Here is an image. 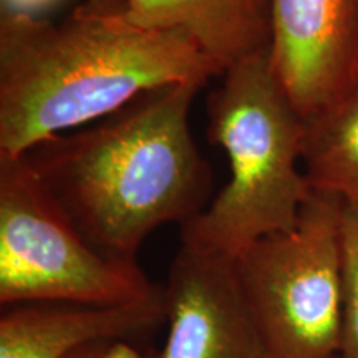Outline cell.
<instances>
[{"mask_svg": "<svg viewBox=\"0 0 358 358\" xmlns=\"http://www.w3.org/2000/svg\"><path fill=\"white\" fill-rule=\"evenodd\" d=\"M138 262L88 243L27 155H0V303L116 307L155 297Z\"/></svg>", "mask_w": 358, "mask_h": 358, "instance_id": "4", "label": "cell"}, {"mask_svg": "<svg viewBox=\"0 0 358 358\" xmlns=\"http://www.w3.org/2000/svg\"><path fill=\"white\" fill-rule=\"evenodd\" d=\"M355 3H357V10H358V0H355Z\"/></svg>", "mask_w": 358, "mask_h": 358, "instance_id": "14", "label": "cell"}, {"mask_svg": "<svg viewBox=\"0 0 358 358\" xmlns=\"http://www.w3.org/2000/svg\"><path fill=\"white\" fill-rule=\"evenodd\" d=\"M66 358H155V355H146L127 338H110L88 343Z\"/></svg>", "mask_w": 358, "mask_h": 358, "instance_id": "12", "label": "cell"}, {"mask_svg": "<svg viewBox=\"0 0 358 358\" xmlns=\"http://www.w3.org/2000/svg\"><path fill=\"white\" fill-rule=\"evenodd\" d=\"M302 168L312 191L358 204V78L329 108L306 120Z\"/></svg>", "mask_w": 358, "mask_h": 358, "instance_id": "10", "label": "cell"}, {"mask_svg": "<svg viewBox=\"0 0 358 358\" xmlns=\"http://www.w3.org/2000/svg\"><path fill=\"white\" fill-rule=\"evenodd\" d=\"M208 96V134L229 159V181L189 222L181 243L236 256L292 229L312 194L302 166L306 120L271 65V53L221 75Z\"/></svg>", "mask_w": 358, "mask_h": 358, "instance_id": "3", "label": "cell"}, {"mask_svg": "<svg viewBox=\"0 0 358 358\" xmlns=\"http://www.w3.org/2000/svg\"><path fill=\"white\" fill-rule=\"evenodd\" d=\"M163 299L168 337L155 358H274L234 256L181 243Z\"/></svg>", "mask_w": 358, "mask_h": 358, "instance_id": "6", "label": "cell"}, {"mask_svg": "<svg viewBox=\"0 0 358 358\" xmlns=\"http://www.w3.org/2000/svg\"><path fill=\"white\" fill-rule=\"evenodd\" d=\"M53 2H57V0H2V7L3 12L30 13V15H34L35 10L50 6Z\"/></svg>", "mask_w": 358, "mask_h": 358, "instance_id": "13", "label": "cell"}, {"mask_svg": "<svg viewBox=\"0 0 358 358\" xmlns=\"http://www.w3.org/2000/svg\"><path fill=\"white\" fill-rule=\"evenodd\" d=\"M343 334L340 358H358V204H342L340 217Z\"/></svg>", "mask_w": 358, "mask_h": 358, "instance_id": "11", "label": "cell"}, {"mask_svg": "<svg viewBox=\"0 0 358 358\" xmlns=\"http://www.w3.org/2000/svg\"><path fill=\"white\" fill-rule=\"evenodd\" d=\"M164 319L163 287L155 297L128 306H8L0 317V358H66L98 340H129Z\"/></svg>", "mask_w": 358, "mask_h": 358, "instance_id": "8", "label": "cell"}, {"mask_svg": "<svg viewBox=\"0 0 358 358\" xmlns=\"http://www.w3.org/2000/svg\"><path fill=\"white\" fill-rule=\"evenodd\" d=\"M129 24L181 32L219 73L271 53L272 0H103Z\"/></svg>", "mask_w": 358, "mask_h": 358, "instance_id": "9", "label": "cell"}, {"mask_svg": "<svg viewBox=\"0 0 358 358\" xmlns=\"http://www.w3.org/2000/svg\"><path fill=\"white\" fill-rule=\"evenodd\" d=\"M342 204L312 191L292 229L261 237L234 256L274 358H340Z\"/></svg>", "mask_w": 358, "mask_h": 358, "instance_id": "5", "label": "cell"}, {"mask_svg": "<svg viewBox=\"0 0 358 358\" xmlns=\"http://www.w3.org/2000/svg\"><path fill=\"white\" fill-rule=\"evenodd\" d=\"M203 87L151 90L100 124L57 134L25 153L66 216L105 256L138 262L151 232L185 226L208 206L211 168L189 128Z\"/></svg>", "mask_w": 358, "mask_h": 358, "instance_id": "2", "label": "cell"}, {"mask_svg": "<svg viewBox=\"0 0 358 358\" xmlns=\"http://www.w3.org/2000/svg\"><path fill=\"white\" fill-rule=\"evenodd\" d=\"M219 70L181 32L129 24L103 0H85L62 24L0 17V155L116 113L151 90L206 85Z\"/></svg>", "mask_w": 358, "mask_h": 358, "instance_id": "1", "label": "cell"}, {"mask_svg": "<svg viewBox=\"0 0 358 358\" xmlns=\"http://www.w3.org/2000/svg\"><path fill=\"white\" fill-rule=\"evenodd\" d=\"M271 65L303 120L358 78L355 0H272Z\"/></svg>", "mask_w": 358, "mask_h": 358, "instance_id": "7", "label": "cell"}]
</instances>
